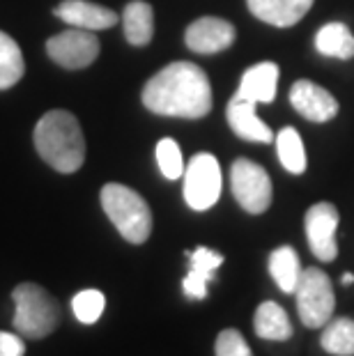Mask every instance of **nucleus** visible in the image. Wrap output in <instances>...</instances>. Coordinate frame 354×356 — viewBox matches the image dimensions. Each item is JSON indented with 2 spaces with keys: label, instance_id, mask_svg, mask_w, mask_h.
I'll use <instances>...</instances> for the list:
<instances>
[{
  "label": "nucleus",
  "instance_id": "aec40b11",
  "mask_svg": "<svg viewBox=\"0 0 354 356\" xmlns=\"http://www.w3.org/2000/svg\"><path fill=\"white\" fill-rule=\"evenodd\" d=\"M315 49L322 56L350 60L354 58V35L345 24L334 21V24H327L318 30V35H315Z\"/></svg>",
  "mask_w": 354,
  "mask_h": 356
},
{
  "label": "nucleus",
  "instance_id": "2eb2a0df",
  "mask_svg": "<svg viewBox=\"0 0 354 356\" xmlns=\"http://www.w3.org/2000/svg\"><path fill=\"white\" fill-rule=\"evenodd\" d=\"M276 88H278V65L258 63L244 72L235 97L253 104H269L274 102Z\"/></svg>",
  "mask_w": 354,
  "mask_h": 356
},
{
  "label": "nucleus",
  "instance_id": "ddd939ff",
  "mask_svg": "<svg viewBox=\"0 0 354 356\" xmlns=\"http://www.w3.org/2000/svg\"><path fill=\"white\" fill-rule=\"evenodd\" d=\"M223 264V255L207 246H198L189 253V274L182 280V290L189 299H205L207 285L214 280V271Z\"/></svg>",
  "mask_w": 354,
  "mask_h": 356
},
{
  "label": "nucleus",
  "instance_id": "cd10ccee",
  "mask_svg": "<svg viewBox=\"0 0 354 356\" xmlns=\"http://www.w3.org/2000/svg\"><path fill=\"white\" fill-rule=\"evenodd\" d=\"M341 283H343V285H350V283H354V274H343Z\"/></svg>",
  "mask_w": 354,
  "mask_h": 356
},
{
  "label": "nucleus",
  "instance_id": "423d86ee",
  "mask_svg": "<svg viewBox=\"0 0 354 356\" xmlns=\"http://www.w3.org/2000/svg\"><path fill=\"white\" fill-rule=\"evenodd\" d=\"M230 188L239 207L248 214H265L272 204V179L260 163L251 159H237L230 168Z\"/></svg>",
  "mask_w": 354,
  "mask_h": 356
},
{
  "label": "nucleus",
  "instance_id": "4468645a",
  "mask_svg": "<svg viewBox=\"0 0 354 356\" xmlns=\"http://www.w3.org/2000/svg\"><path fill=\"white\" fill-rule=\"evenodd\" d=\"M253 102L239 99V97H232L228 104V111H225V118H228L230 129L235 131L239 138L251 140V143H269L274 140V134L255 113Z\"/></svg>",
  "mask_w": 354,
  "mask_h": 356
},
{
  "label": "nucleus",
  "instance_id": "6e6552de",
  "mask_svg": "<svg viewBox=\"0 0 354 356\" xmlns=\"http://www.w3.org/2000/svg\"><path fill=\"white\" fill-rule=\"evenodd\" d=\"M49 58L65 70H83L99 56V40L92 30L70 28L47 42Z\"/></svg>",
  "mask_w": 354,
  "mask_h": 356
},
{
  "label": "nucleus",
  "instance_id": "20e7f679",
  "mask_svg": "<svg viewBox=\"0 0 354 356\" xmlns=\"http://www.w3.org/2000/svg\"><path fill=\"white\" fill-rule=\"evenodd\" d=\"M102 207L129 244H143L152 234V211L143 195L124 184L111 181L99 193Z\"/></svg>",
  "mask_w": 354,
  "mask_h": 356
},
{
  "label": "nucleus",
  "instance_id": "9d476101",
  "mask_svg": "<svg viewBox=\"0 0 354 356\" xmlns=\"http://www.w3.org/2000/svg\"><path fill=\"white\" fill-rule=\"evenodd\" d=\"M290 104L299 115L311 122H329L338 115L336 97L325 88L315 86L313 81H297L290 90Z\"/></svg>",
  "mask_w": 354,
  "mask_h": 356
},
{
  "label": "nucleus",
  "instance_id": "39448f33",
  "mask_svg": "<svg viewBox=\"0 0 354 356\" xmlns=\"http://www.w3.org/2000/svg\"><path fill=\"white\" fill-rule=\"evenodd\" d=\"M299 320L308 329H322L336 310L334 285L322 269H304L295 287Z\"/></svg>",
  "mask_w": 354,
  "mask_h": 356
},
{
  "label": "nucleus",
  "instance_id": "9b49d317",
  "mask_svg": "<svg viewBox=\"0 0 354 356\" xmlns=\"http://www.w3.org/2000/svg\"><path fill=\"white\" fill-rule=\"evenodd\" d=\"M186 47L195 53H218L232 47L235 42V26L216 17H202L186 28Z\"/></svg>",
  "mask_w": 354,
  "mask_h": 356
},
{
  "label": "nucleus",
  "instance_id": "412c9836",
  "mask_svg": "<svg viewBox=\"0 0 354 356\" xmlns=\"http://www.w3.org/2000/svg\"><path fill=\"white\" fill-rule=\"evenodd\" d=\"M320 345L327 354L354 356V320L350 317L329 320L320 336Z\"/></svg>",
  "mask_w": 354,
  "mask_h": 356
},
{
  "label": "nucleus",
  "instance_id": "f257e3e1",
  "mask_svg": "<svg viewBox=\"0 0 354 356\" xmlns=\"http://www.w3.org/2000/svg\"><path fill=\"white\" fill-rule=\"evenodd\" d=\"M143 104L156 115L198 120L212 111V86L193 63H172L143 88Z\"/></svg>",
  "mask_w": 354,
  "mask_h": 356
},
{
  "label": "nucleus",
  "instance_id": "393cba45",
  "mask_svg": "<svg viewBox=\"0 0 354 356\" xmlns=\"http://www.w3.org/2000/svg\"><path fill=\"white\" fill-rule=\"evenodd\" d=\"M156 163L166 179H179L184 175V159L172 138H161L156 143Z\"/></svg>",
  "mask_w": 354,
  "mask_h": 356
},
{
  "label": "nucleus",
  "instance_id": "a878e982",
  "mask_svg": "<svg viewBox=\"0 0 354 356\" xmlns=\"http://www.w3.org/2000/svg\"><path fill=\"white\" fill-rule=\"evenodd\" d=\"M216 356H253L251 347L237 329H223L214 343Z\"/></svg>",
  "mask_w": 354,
  "mask_h": 356
},
{
  "label": "nucleus",
  "instance_id": "0eeeda50",
  "mask_svg": "<svg viewBox=\"0 0 354 356\" xmlns=\"http://www.w3.org/2000/svg\"><path fill=\"white\" fill-rule=\"evenodd\" d=\"M184 200L191 209H212L221 198V165L214 154H195L184 168Z\"/></svg>",
  "mask_w": 354,
  "mask_h": 356
},
{
  "label": "nucleus",
  "instance_id": "f3484780",
  "mask_svg": "<svg viewBox=\"0 0 354 356\" xmlns=\"http://www.w3.org/2000/svg\"><path fill=\"white\" fill-rule=\"evenodd\" d=\"M253 329L262 340H272V343H285L292 338V322L288 313L276 304V301H265L255 310Z\"/></svg>",
  "mask_w": 354,
  "mask_h": 356
},
{
  "label": "nucleus",
  "instance_id": "7ed1b4c3",
  "mask_svg": "<svg viewBox=\"0 0 354 356\" xmlns=\"http://www.w3.org/2000/svg\"><path fill=\"white\" fill-rule=\"evenodd\" d=\"M14 329L19 336L30 340H42L51 336L63 322V313H60V304L54 299L47 287L37 283H21L14 287Z\"/></svg>",
  "mask_w": 354,
  "mask_h": 356
},
{
  "label": "nucleus",
  "instance_id": "1a4fd4ad",
  "mask_svg": "<svg viewBox=\"0 0 354 356\" xmlns=\"http://www.w3.org/2000/svg\"><path fill=\"white\" fill-rule=\"evenodd\" d=\"M306 239L313 255L322 262H334L338 255V209L331 202H315L304 218Z\"/></svg>",
  "mask_w": 354,
  "mask_h": 356
},
{
  "label": "nucleus",
  "instance_id": "f8f14e48",
  "mask_svg": "<svg viewBox=\"0 0 354 356\" xmlns=\"http://www.w3.org/2000/svg\"><path fill=\"white\" fill-rule=\"evenodd\" d=\"M56 17L81 30H106L118 24V14L113 10L86 0H65L56 7Z\"/></svg>",
  "mask_w": 354,
  "mask_h": 356
},
{
  "label": "nucleus",
  "instance_id": "a211bd4d",
  "mask_svg": "<svg viewBox=\"0 0 354 356\" xmlns=\"http://www.w3.org/2000/svg\"><path fill=\"white\" fill-rule=\"evenodd\" d=\"M122 24H124L127 42L134 44V47H145V44L152 42V35H154L152 5L145 3V0H134V3L124 7Z\"/></svg>",
  "mask_w": 354,
  "mask_h": 356
},
{
  "label": "nucleus",
  "instance_id": "bb28decb",
  "mask_svg": "<svg viewBox=\"0 0 354 356\" xmlns=\"http://www.w3.org/2000/svg\"><path fill=\"white\" fill-rule=\"evenodd\" d=\"M24 354H26L24 336L0 331V356H24Z\"/></svg>",
  "mask_w": 354,
  "mask_h": 356
},
{
  "label": "nucleus",
  "instance_id": "dca6fc26",
  "mask_svg": "<svg viewBox=\"0 0 354 356\" xmlns=\"http://www.w3.org/2000/svg\"><path fill=\"white\" fill-rule=\"evenodd\" d=\"M253 17L276 28H290L304 19L313 0H246Z\"/></svg>",
  "mask_w": 354,
  "mask_h": 356
},
{
  "label": "nucleus",
  "instance_id": "5701e85b",
  "mask_svg": "<svg viewBox=\"0 0 354 356\" xmlns=\"http://www.w3.org/2000/svg\"><path fill=\"white\" fill-rule=\"evenodd\" d=\"M276 152L281 159L283 168L292 172V175H301L306 170V149H304V140L297 129L285 127L278 131L276 136Z\"/></svg>",
  "mask_w": 354,
  "mask_h": 356
},
{
  "label": "nucleus",
  "instance_id": "f03ea898",
  "mask_svg": "<svg viewBox=\"0 0 354 356\" xmlns=\"http://www.w3.org/2000/svg\"><path fill=\"white\" fill-rule=\"evenodd\" d=\"M35 147L58 172H77L86 161V138L79 120L67 111H49L35 127Z\"/></svg>",
  "mask_w": 354,
  "mask_h": 356
},
{
  "label": "nucleus",
  "instance_id": "4be33fe9",
  "mask_svg": "<svg viewBox=\"0 0 354 356\" xmlns=\"http://www.w3.org/2000/svg\"><path fill=\"white\" fill-rule=\"evenodd\" d=\"M26 63L19 44L0 30V90H10L24 79Z\"/></svg>",
  "mask_w": 354,
  "mask_h": 356
},
{
  "label": "nucleus",
  "instance_id": "b1692460",
  "mask_svg": "<svg viewBox=\"0 0 354 356\" xmlns=\"http://www.w3.org/2000/svg\"><path fill=\"white\" fill-rule=\"evenodd\" d=\"M106 308V297L99 290H81L72 299V310L81 324H95Z\"/></svg>",
  "mask_w": 354,
  "mask_h": 356
},
{
  "label": "nucleus",
  "instance_id": "6ab92c4d",
  "mask_svg": "<svg viewBox=\"0 0 354 356\" xmlns=\"http://www.w3.org/2000/svg\"><path fill=\"white\" fill-rule=\"evenodd\" d=\"M301 271L304 269H301L299 255L292 246H278L276 251L269 255V274H272L274 283L281 287L285 294H295Z\"/></svg>",
  "mask_w": 354,
  "mask_h": 356
}]
</instances>
